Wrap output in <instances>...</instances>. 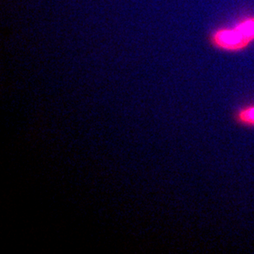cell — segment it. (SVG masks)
I'll return each mask as SVG.
<instances>
[{"label": "cell", "instance_id": "7a4b0ae2", "mask_svg": "<svg viewBox=\"0 0 254 254\" xmlns=\"http://www.w3.org/2000/svg\"><path fill=\"white\" fill-rule=\"evenodd\" d=\"M233 120L239 126L254 129V102L238 107L233 113Z\"/></svg>", "mask_w": 254, "mask_h": 254}, {"label": "cell", "instance_id": "6da1fadb", "mask_svg": "<svg viewBox=\"0 0 254 254\" xmlns=\"http://www.w3.org/2000/svg\"><path fill=\"white\" fill-rule=\"evenodd\" d=\"M254 41V18L245 17L232 27L218 29L211 34V42L221 51H240Z\"/></svg>", "mask_w": 254, "mask_h": 254}]
</instances>
